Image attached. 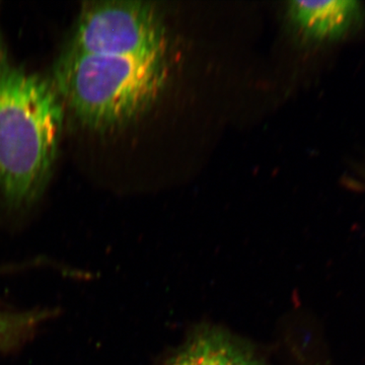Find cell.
I'll return each mask as SVG.
<instances>
[{
    "instance_id": "cell-6",
    "label": "cell",
    "mask_w": 365,
    "mask_h": 365,
    "mask_svg": "<svg viewBox=\"0 0 365 365\" xmlns=\"http://www.w3.org/2000/svg\"><path fill=\"white\" fill-rule=\"evenodd\" d=\"M46 312L11 313L0 311V349L20 344L47 318Z\"/></svg>"
},
{
    "instance_id": "cell-5",
    "label": "cell",
    "mask_w": 365,
    "mask_h": 365,
    "mask_svg": "<svg viewBox=\"0 0 365 365\" xmlns=\"http://www.w3.org/2000/svg\"><path fill=\"white\" fill-rule=\"evenodd\" d=\"M288 14L302 35L324 42L339 39L359 23L362 9L353 0L302 1L288 4Z\"/></svg>"
},
{
    "instance_id": "cell-1",
    "label": "cell",
    "mask_w": 365,
    "mask_h": 365,
    "mask_svg": "<svg viewBox=\"0 0 365 365\" xmlns=\"http://www.w3.org/2000/svg\"><path fill=\"white\" fill-rule=\"evenodd\" d=\"M66 113L50 78L18 66L0 24V205L32 206L51 180Z\"/></svg>"
},
{
    "instance_id": "cell-4",
    "label": "cell",
    "mask_w": 365,
    "mask_h": 365,
    "mask_svg": "<svg viewBox=\"0 0 365 365\" xmlns=\"http://www.w3.org/2000/svg\"><path fill=\"white\" fill-rule=\"evenodd\" d=\"M160 365H272L249 340L215 325L197 326Z\"/></svg>"
},
{
    "instance_id": "cell-3",
    "label": "cell",
    "mask_w": 365,
    "mask_h": 365,
    "mask_svg": "<svg viewBox=\"0 0 365 365\" xmlns=\"http://www.w3.org/2000/svg\"><path fill=\"white\" fill-rule=\"evenodd\" d=\"M165 33L157 9L145 1H86L60 55L165 54Z\"/></svg>"
},
{
    "instance_id": "cell-2",
    "label": "cell",
    "mask_w": 365,
    "mask_h": 365,
    "mask_svg": "<svg viewBox=\"0 0 365 365\" xmlns=\"http://www.w3.org/2000/svg\"><path fill=\"white\" fill-rule=\"evenodd\" d=\"M165 73V54L59 55L49 78L81 128L107 134L145 114L163 90Z\"/></svg>"
}]
</instances>
